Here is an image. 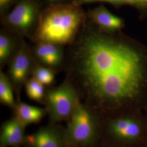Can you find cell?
I'll use <instances>...</instances> for the list:
<instances>
[{
  "instance_id": "1",
  "label": "cell",
  "mask_w": 147,
  "mask_h": 147,
  "mask_svg": "<svg viewBox=\"0 0 147 147\" xmlns=\"http://www.w3.org/2000/svg\"><path fill=\"white\" fill-rule=\"evenodd\" d=\"M63 70L100 120L147 106V47L88 19L65 50Z\"/></svg>"
},
{
  "instance_id": "2",
  "label": "cell",
  "mask_w": 147,
  "mask_h": 147,
  "mask_svg": "<svg viewBox=\"0 0 147 147\" xmlns=\"http://www.w3.org/2000/svg\"><path fill=\"white\" fill-rule=\"evenodd\" d=\"M87 19L82 5L73 3L45 7L30 40L33 44L50 42L68 46L74 42Z\"/></svg>"
},
{
  "instance_id": "3",
  "label": "cell",
  "mask_w": 147,
  "mask_h": 147,
  "mask_svg": "<svg viewBox=\"0 0 147 147\" xmlns=\"http://www.w3.org/2000/svg\"><path fill=\"white\" fill-rule=\"evenodd\" d=\"M105 145L117 147H145L147 120L143 111L126 112L100 120Z\"/></svg>"
},
{
  "instance_id": "4",
  "label": "cell",
  "mask_w": 147,
  "mask_h": 147,
  "mask_svg": "<svg viewBox=\"0 0 147 147\" xmlns=\"http://www.w3.org/2000/svg\"><path fill=\"white\" fill-rule=\"evenodd\" d=\"M64 134L66 143L70 146H93L101 137L100 118L80 101Z\"/></svg>"
},
{
  "instance_id": "5",
  "label": "cell",
  "mask_w": 147,
  "mask_h": 147,
  "mask_svg": "<svg viewBox=\"0 0 147 147\" xmlns=\"http://www.w3.org/2000/svg\"><path fill=\"white\" fill-rule=\"evenodd\" d=\"M44 8L42 0H19L11 11L1 18V25L19 37L31 39Z\"/></svg>"
},
{
  "instance_id": "6",
  "label": "cell",
  "mask_w": 147,
  "mask_h": 147,
  "mask_svg": "<svg viewBox=\"0 0 147 147\" xmlns=\"http://www.w3.org/2000/svg\"><path fill=\"white\" fill-rule=\"evenodd\" d=\"M81 101L75 87L66 79L62 84L46 91L44 102L53 123L69 120Z\"/></svg>"
},
{
  "instance_id": "7",
  "label": "cell",
  "mask_w": 147,
  "mask_h": 147,
  "mask_svg": "<svg viewBox=\"0 0 147 147\" xmlns=\"http://www.w3.org/2000/svg\"><path fill=\"white\" fill-rule=\"evenodd\" d=\"M36 64L29 47L24 38L18 51L8 63L7 76L13 88L19 92L23 85L32 76L33 68Z\"/></svg>"
},
{
  "instance_id": "8",
  "label": "cell",
  "mask_w": 147,
  "mask_h": 147,
  "mask_svg": "<svg viewBox=\"0 0 147 147\" xmlns=\"http://www.w3.org/2000/svg\"><path fill=\"white\" fill-rule=\"evenodd\" d=\"M64 47L54 43H37L32 45V53L36 63L57 72L63 70L66 50Z\"/></svg>"
},
{
  "instance_id": "9",
  "label": "cell",
  "mask_w": 147,
  "mask_h": 147,
  "mask_svg": "<svg viewBox=\"0 0 147 147\" xmlns=\"http://www.w3.org/2000/svg\"><path fill=\"white\" fill-rule=\"evenodd\" d=\"M86 13L88 20L104 31H121L125 26L124 19L112 13L103 5L90 9Z\"/></svg>"
},
{
  "instance_id": "10",
  "label": "cell",
  "mask_w": 147,
  "mask_h": 147,
  "mask_svg": "<svg viewBox=\"0 0 147 147\" xmlns=\"http://www.w3.org/2000/svg\"><path fill=\"white\" fill-rule=\"evenodd\" d=\"M28 147H64L66 143L64 134L54 127H44L26 137Z\"/></svg>"
},
{
  "instance_id": "11",
  "label": "cell",
  "mask_w": 147,
  "mask_h": 147,
  "mask_svg": "<svg viewBox=\"0 0 147 147\" xmlns=\"http://www.w3.org/2000/svg\"><path fill=\"white\" fill-rule=\"evenodd\" d=\"M25 127L16 118L5 121L1 128L0 147H18L25 143Z\"/></svg>"
},
{
  "instance_id": "12",
  "label": "cell",
  "mask_w": 147,
  "mask_h": 147,
  "mask_svg": "<svg viewBox=\"0 0 147 147\" xmlns=\"http://www.w3.org/2000/svg\"><path fill=\"white\" fill-rule=\"evenodd\" d=\"M21 38L5 28L0 30V69L8 64L21 44Z\"/></svg>"
},
{
  "instance_id": "13",
  "label": "cell",
  "mask_w": 147,
  "mask_h": 147,
  "mask_svg": "<svg viewBox=\"0 0 147 147\" xmlns=\"http://www.w3.org/2000/svg\"><path fill=\"white\" fill-rule=\"evenodd\" d=\"M14 109L16 118L25 126L39 122L47 112L46 109L21 101L16 102Z\"/></svg>"
},
{
  "instance_id": "14",
  "label": "cell",
  "mask_w": 147,
  "mask_h": 147,
  "mask_svg": "<svg viewBox=\"0 0 147 147\" xmlns=\"http://www.w3.org/2000/svg\"><path fill=\"white\" fill-rule=\"evenodd\" d=\"M96 2L107 3L116 8L130 6L138 11L141 19L147 17V0H71V3L80 5Z\"/></svg>"
},
{
  "instance_id": "15",
  "label": "cell",
  "mask_w": 147,
  "mask_h": 147,
  "mask_svg": "<svg viewBox=\"0 0 147 147\" xmlns=\"http://www.w3.org/2000/svg\"><path fill=\"white\" fill-rule=\"evenodd\" d=\"M13 87L7 74L0 71V102L1 104L14 109L16 104Z\"/></svg>"
},
{
  "instance_id": "16",
  "label": "cell",
  "mask_w": 147,
  "mask_h": 147,
  "mask_svg": "<svg viewBox=\"0 0 147 147\" xmlns=\"http://www.w3.org/2000/svg\"><path fill=\"white\" fill-rule=\"evenodd\" d=\"M26 92L28 97L37 102H44L46 91L45 86L31 77L25 84Z\"/></svg>"
},
{
  "instance_id": "17",
  "label": "cell",
  "mask_w": 147,
  "mask_h": 147,
  "mask_svg": "<svg viewBox=\"0 0 147 147\" xmlns=\"http://www.w3.org/2000/svg\"><path fill=\"white\" fill-rule=\"evenodd\" d=\"M56 71L53 69L36 63L32 74V76L45 86H50L55 81Z\"/></svg>"
},
{
  "instance_id": "18",
  "label": "cell",
  "mask_w": 147,
  "mask_h": 147,
  "mask_svg": "<svg viewBox=\"0 0 147 147\" xmlns=\"http://www.w3.org/2000/svg\"><path fill=\"white\" fill-rule=\"evenodd\" d=\"M19 0H0L1 18L5 16L14 7Z\"/></svg>"
},
{
  "instance_id": "19",
  "label": "cell",
  "mask_w": 147,
  "mask_h": 147,
  "mask_svg": "<svg viewBox=\"0 0 147 147\" xmlns=\"http://www.w3.org/2000/svg\"><path fill=\"white\" fill-rule=\"evenodd\" d=\"M45 7L51 5H57L71 3V0H42Z\"/></svg>"
},
{
  "instance_id": "20",
  "label": "cell",
  "mask_w": 147,
  "mask_h": 147,
  "mask_svg": "<svg viewBox=\"0 0 147 147\" xmlns=\"http://www.w3.org/2000/svg\"><path fill=\"white\" fill-rule=\"evenodd\" d=\"M143 112H144V116L146 117V118L147 120V106L144 109V110L143 111Z\"/></svg>"
},
{
  "instance_id": "21",
  "label": "cell",
  "mask_w": 147,
  "mask_h": 147,
  "mask_svg": "<svg viewBox=\"0 0 147 147\" xmlns=\"http://www.w3.org/2000/svg\"><path fill=\"white\" fill-rule=\"evenodd\" d=\"M104 147H114V146H107V145H105Z\"/></svg>"
},
{
  "instance_id": "22",
  "label": "cell",
  "mask_w": 147,
  "mask_h": 147,
  "mask_svg": "<svg viewBox=\"0 0 147 147\" xmlns=\"http://www.w3.org/2000/svg\"><path fill=\"white\" fill-rule=\"evenodd\" d=\"M145 147H147V140H146V146H145Z\"/></svg>"
},
{
  "instance_id": "23",
  "label": "cell",
  "mask_w": 147,
  "mask_h": 147,
  "mask_svg": "<svg viewBox=\"0 0 147 147\" xmlns=\"http://www.w3.org/2000/svg\"><path fill=\"white\" fill-rule=\"evenodd\" d=\"M69 147H74V146H69Z\"/></svg>"
}]
</instances>
